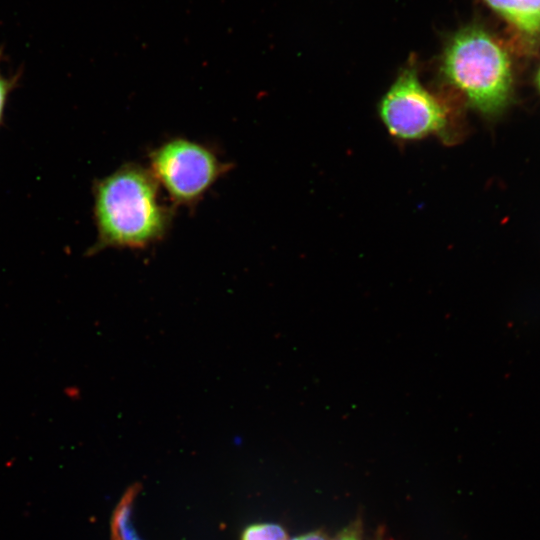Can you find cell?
I'll list each match as a JSON object with an SVG mask.
<instances>
[{"instance_id": "7a4b0ae2", "label": "cell", "mask_w": 540, "mask_h": 540, "mask_svg": "<svg viewBox=\"0 0 540 540\" xmlns=\"http://www.w3.org/2000/svg\"><path fill=\"white\" fill-rule=\"evenodd\" d=\"M439 68L450 94L482 116L499 115L511 101L510 58L482 28L471 26L455 33L444 47Z\"/></svg>"}, {"instance_id": "8992f818", "label": "cell", "mask_w": 540, "mask_h": 540, "mask_svg": "<svg viewBox=\"0 0 540 540\" xmlns=\"http://www.w3.org/2000/svg\"><path fill=\"white\" fill-rule=\"evenodd\" d=\"M139 489V484L131 485L117 504L111 521L112 540H143L132 522L133 503Z\"/></svg>"}, {"instance_id": "30bf717a", "label": "cell", "mask_w": 540, "mask_h": 540, "mask_svg": "<svg viewBox=\"0 0 540 540\" xmlns=\"http://www.w3.org/2000/svg\"><path fill=\"white\" fill-rule=\"evenodd\" d=\"M334 540H359V537L355 531L346 530L338 535Z\"/></svg>"}, {"instance_id": "52a82bcc", "label": "cell", "mask_w": 540, "mask_h": 540, "mask_svg": "<svg viewBox=\"0 0 540 540\" xmlns=\"http://www.w3.org/2000/svg\"><path fill=\"white\" fill-rule=\"evenodd\" d=\"M241 540H287L285 530L272 523L253 524L247 527Z\"/></svg>"}, {"instance_id": "5b68a950", "label": "cell", "mask_w": 540, "mask_h": 540, "mask_svg": "<svg viewBox=\"0 0 540 540\" xmlns=\"http://www.w3.org/2000/svg\"><path fill=\"white\" fill-rule=\"evenodd\" d=\"M523 35L540 36V0H484Z\"/></svg>"}, {"instance_id": "277c9868", "label": "cell", "mask_w": 540, "mask_h": 540, "mask_svg": "<svg viewBox=\"0 0 540 540\" xmlns=\"http://www.w3.org/2000/svg\"><path fill=\"white\" fill-rule=\"evenodd\" d=\"M208 147L185 138L161 144L150 154V172L176 205H192L227 171Z\"/></svg>"}, {"instance_id": "3957f363", "label": "cell", "mask_w": 540, "mask_h": 540, "mask_svg": "<svg viewBox=\"0 0 540 540\" xmlns=\"http://www.w3.org/2000/svg\"><path fill=\"white\" fill-rule=\"evenodd\" d=\"M459 101L447 100L428 90L417 68L408 65L378 104V114L389 134L401 141L436 136L446 144L462 135Z\"/></svg>"}, {"instance_id": "ba28073f", "label": "cell", "mask_w": 540, "mask_h": 540, "mask_svg": "<svg viewBox=\"0 0 540 540\" xmlns=\"http://www.w3.org/2000/svg\"><path fill=\"white\" fill-rule=\"evenodd\" d=\"M8 88H9V84L7 80H5L0 74V120L2 117L4 104L6 101L7 94H8Z\"/></svg>"}, {"instance_id": "6da1fadb", "label": "cell", "mask_w": 540, "mask_h": 540, "mask_svg": "<svg viewBox=\"0 0 540 540\" xmlns=\"http://www.w3.org/2000/svg\"><path fill=\"white\" fill-rule=\"evenodd\" d=\"M159 184L138 164H125L95 188L98 240L94 252L107 247L143 249L161 240L171 212L160 200Z\"/></svg>"}, {"instance_id": "8fae6325", "label": "cell", "mask_w": 540, "mask_h": 540, "mask_svg": "<svg viewBox=\"0 0 540 540\" xmlns=\"http://www.w3.org/2000/svg\"><path fill=\"white\" fill-rule=\"evenodd\" d=\"M537 83H538V87L540 89V69H539L538 74H537Z\"/></svg>"}, {"instance_id": "9c48e42d", "label": "cell", "mask_w": 540, "mask_h": 540, "mask_svg": "<svg viewBox=\"0 0 540 540\" xmlns=\"http://www.w3.org/2000/svg\"><path fill=\"white\" fill-rule=\"evenodd\" d=\"M291 540H326V538L319 532H310V533L292 538Z\"/></svg>"}]
</instances>
